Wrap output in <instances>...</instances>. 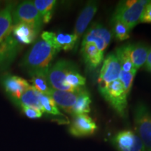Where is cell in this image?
Masks as SVG:
<instances>
[{
  "label": "cell",
  "mask_w": 151,
  "mask_h": 151,
  "mask_svg": "<svg viewBox=\"0 0 151 151\" xmlns=\"http://www.w3.org/2000/svg\"><path fill=\"white\" fill-rule=\"evenodd\" d=\"M58 52L41 38L25 54L20 66L29 75L39 72L48 73L50 63Z\"/></svg>",
  "instance_id": "1"
},
{
  "label": "cell",
  "mask_w": 151,
  "mask_h": 151,
  "mask_svg": "<svg viewBox=\"0 0 151 151\" xmlns=\"http://www.w3.org/2000/svg\"><path fill=\"white\" fill-rule=\"evenodd\" d=\"M149 1L148 0L120 1L113 13L112 22H122L131 31L139 23L144 7Z\"/></svg>",
  "instance_id": "2"
},
{
  "label": "cell",
  "mask_w": 151,
  "mask_h": 151,
  "mask_svg": "<svg viewBox=\"0 0 151 151\" xmlns=\"http://www.w3.org/2000/svg\"><path fill=\"white\" fill-rule=\"evenodd\" d=\"M99 90L119 116L122 118L126 117L128 95L122 83L119 80L115 81L106 86H99Z\"/></svg>",
  "instance_id": "3"
},
{
  "label": "cell",
  "mask_w": 151,
  "mask_h": 151,
  "mask_svg": "<svg viewBox=\"0 0 151 151\" xmlns=\"http://www.w3.org/2000/svg\"><path fill=\"white\" fill-rule=\"evenodd\" d=\"M136 133L146 151H151V111L146 104L138 103L134 112Z\"/></svg>",
  "instance_id": "4"
},
{
  "label": "cell",
  "mask_w": 151,
  "mask_h": 151,
  "mask_svg": "<svg viewBox=\"0 0 151 151\" xmlns=\"http://www.w3.org/2000/svg\"><path fill=\"white\" fill-rule=\"evenodd\" d=\"M75 65L70 61L65 60H60L55 65L50 66L48 73V78L51 88L62 91L78 92L81 90H76L68 86L66 82V77L71 68Z\"/></svg>",
  "instance_id": "5"
},
{
  "label": "cell",
  "mask_w": 151,
  "mask_h": 151,
  "mask_svg": "<svg viewBox=\"0 0 151 151\" xmlns=\"http://www.w3.org/2000/svg\"><path fill=\"white\" fill-rule=\"evenodd\" d=\"M12 18L14 25L25 23L41 30L43 24L42 17L32 1H24L18 4L13 11Z\"/></svg>",
  "instance_id": "6"
},
{
  "label": "cell",
  "mask_w": 151,
  "mask_h": 151,
  "mask_svg": "<svg viewBox=\"0 0 151 151\" xmlns=\"http://www.w3.org/2000/svg\"><path fill=\"white\" fill-rule=\"evenodd\" d=\"M112 34L101 24L95 23L91 26L83 38L82 45L93 43L101 52H104L111 41Z\"/></svg>",
  "instance_id": "7"
},
{
  "label": "cell",
  "mask_w": 151,
  "mask_h": 151,
  "mask_svg": "<svg viewBox=\"0 0 151 151\" xmlns=\"http://www.w3.org/2000/svg\"><path fill=\"white\" fill-rule=\"evenodd\" d=\"M113 143L119 151H146L139 136L131 130L118 132L113 137Z\"/></svg>",
  "instance_id": "8"
},
{
  "label": "cell",
  "mask_w": 151,
  "mask_h": 151,
  "mask_svg": "<svg viewBox=\"0 0 151 151\" xmlns=\"http://www.w3.org/2000/svg\"><path fill=\"white\" fill-rule=\"evenodd\" d=\"M121 71V66L116 54H109L104 60L102 67L100 71L99 86H106L118 80Z\"/></svg>",
  "instance_id": "9"
},
{
  "label": "cell",
  "mask_w": 151,
  "mask_h": 151,
  "mask_svg": "<svg viewBox=\"0 0 151 151\" xmlns=\"http://www.w3.org/2000/svg\"><path fill=\"white\" fill-rule=\"evenodd\" d=\"M20 48L21 44L15 39L12 32L0 43V71L4 70L10 66Z\"/></svg>",
  "instance_id": "10"
},
{
  "label": "cell",
  "mask_w": 151,
  "mask_h": 151,
  "mask_svg": "<svg viewBox=\"0 0 151 151\" xmlns=\"http://www.w3.org/2000/svg\"><path fill=\"white\" fill-rule=\"evenodd\" d=\"M97 129V124L91 117L88 114H78L73 116L69 132L73 137H85L93 134Z\"/></svg>",
  "instance_id": "11"
},
{
  "label": "cell",
  "mask_w": 151,
  "mask_h": 151,
  "mask_svg": "<svg viewBox=\"0 0 151 151\" xmlns=\"http://www.w3.org/2000/svg\"><path fill=\"white\" fill-rule=\"evenodd\" d=\"M41 38L58 52L61 50H70L76 48V40L73 35L43 32Z\"/></svg>",
  "instance_id": "12"
},
{
  "label": "cell",
  "mask_w": 151,
  "mask_h": 151,
  "mask_svg": "<svg viewBox=\"0 0 151 151\" xmlns=\"http://www.w3.org/2000/svg\"><path fill=\"white\" fill-rule=\"evenodd\" d=\"M98 10V2L97 1H89L86 6L84 7L82 11L81 12L76 22L74 31H73V36L76 40V48L78 46V43L81 37L89 25L92 18Z\"/></svg>",
  "instance_id": "13"
},
{
  "label": "cell",
  "mask_w": 151,
  "mask_h": 151,
  "mask_svg": "<svg viewBox=\"0 0 151 151\" xmlns=\"http://www.w3.org/2000/svg\"><path fill=\"white\" fill-rule=\"evenodd\" d=\"M1 82L6 92L10 96L14 102H16L30 86L25 79L14 75H5L1 78Z\"/></svg>",
  "instance_id": "14"
},
{
  "label": "cell",
  "mask_w": 151,
  "mask_h": 151,
  "mask_svg": "<svg viewBox=\"0 0 151 151\" xmlns=\"http://www.w3.org/2000/svg\"><path fill=\"white\" fill-rule=\"evenodd\" d=\"M85 90L78 92H68L51 88V90L48 92V95L50 96L54 100L57 106H60L66 112L70 113L71 115L73 107L74 106L78 96Z\"/></svg>",
  "instance_id": "15"
},
{
  "label": "cell",
  "mask_w": 151,
  "mask_h": 151,
  "mask_svg": "<svg viewBox=\"0 0 151 151\" xmlns=\"http://www.w3.org/2000/svg\"><path fill=\"white\" fill-rule=\"evenodd\" d=\"M124 46L129 59L137 70L145 65L151 47L143 43H129Z\"/></svg>",
  "instance_id": "16"
},
{
  "label": "cell",
  "mask_w": 151,
  "mask_h": 151,
  "mask_svg": "<svg viewBox=\"0 0 151 151\" xmlns=\"http://www.w3.org/2000/svg\"><path fill=\"white\" fill-rule=\"evenodd\" d=\"M81 52L85 63L90 70L97 68L104 60V52L100 51L93 43L82 45Z\"/></svg>",
  "instance_id": "17"
},
{
  "label": "cell",
  "mask_w": 151,
  "mask_h": 151,
  "mask_svg": "<svg viewBox=\"0 0 151 151\" xmlns=\"http://www.w3.org/2000/svg\"><path fill=\"white\" fill-rule=\"evenodd\" d=\"M40 30L25 23L14 24L12 28L13 35L20 44H30L37 39Z\"/></svg>",
  "instance_id": "18"
},
{
  "label": "cell",
  "mask_w": 151,
  "mask_h": 151,
  "mask_svg": "<svg viewBox=\"0 0 151 151\" xmlns=\"http://www.w3.org/2000/svg\"><path fill=\"white\" fill-rule=\"evenodd\" d=\"M14 4H9L0 10V43L3 41L12 31Z\"/></svg>",
  "instance_id": "19"
},
{
  "label": "cell",
  "mask_w": 151,
  "mask_h": 151,
  "mask_svg": "<svg viewBox=\"0 0 151 151\" xmlns=\"http://www.w3.org/2000/svg\"><path fill=\"white\" fill-rule=\"evenodd\" d=\"M39 94L40 92L35 89L32 86H30L15 103L20 107H33L39 109L43 112L39 99Z\"/></svg>",
  "instance_id": "20"
},
{
  "label": "cell",
  "mask_w": 151,
  "mask_h": 151,
  "mask_svg": "<svg viewBox=\"0 0 151 151\" xmlns=\"http://www.w3.org/2000/svg\"><path fill=\"white\" fill-rule=\"evenodd\" d=\"M33 3L42 17L43 23H48L51 20L57 1L55 0H35Z\"/></svg>",
  "instance_id": "21"
},
{
  "label": "cell",
  "mask_w": 151,
  "mask_h": 151,
  "mask_svg": "<svg viewBox=\"0 0 151 151\" xmlns=\"http://www.w3.org/2000/svg\"><path fill=\"white\" fill-rule=\"evenodd\" d=\"M90 94L86 90L81 92L76 100L74 106L73 107L71 116L78 114H87L90 111Z\"/></svg>",
  "instance_id": "22"
},
{
  "label": "cell",
  "mask_w": 151,
  "mask_h": 151,
  "mask_svg": "<svg viewBox=\"0 0 151 151\" xmlns=\"http://www.w3.org/2000/svg\"><path fill=\"white\" fill-rule=\"evenodd\" d=\"M48 73L39 72L29 75L33 84L32 86L39 92L45 94H48L51 90V87L50 86L48 78Z\"/></svg>",
  "instance_id": "23"
},
{
  "label": "cell",
  "mask_w": 151,
  "mask_h": 151,
  "mask_svg": "<svg viewBox=\"0 0 151 151\" xmlns=\"http://www.w3.org/2000/svg\"><path fill=\"white\" fill-rule=\"evenodd\" d=\"M66 82L68 86L76 90L85 89L86 83V79L83 76L79 73L76 66L71 68V69L67 73L66 77Z\"/></svg>",
  "instance_id": "24"
},
{
  "label": "cell",
  "mask_w": 151,
  "mask_h": 151,
  "mask_svg": "<svg viewBox=\"0 0 151 151\" xmlns=\"http://www.w3.org/2000/svg\"><path fill=\"white\" fill-rule=\"evenodd\" d=\"M116 55L118 58L122 71L125 72H132V71H137V69L133 65L131 60L129 59L127 51H126L124 46L119 47L116 50Z\"/></svg>",
  "instance_id": "25"
},
{
  "label": "cell",
  "mask_w": 151,
  "mask_h": 151,
  "mask_svg": "<svg viewBox=\"0 0 151 151\" xmlns=\"http://www.w3.org/2000/svg\"><path fill=\"white\" fill-rule=\"evenodd\" d=\"M39 99H40L43 112H46L53 116H62V113L59 111L54 100L48 94H42L40 92Z\"/></svg>",
  "instance_id": "26"
},
{
  "label": "cell",
  "mask_w": 151,
  "mask_h": 151,
  "mask_svg": "<svg viewBox=\"0 0 151 151\" xmlns=\"http://www.w3.org/2000/svg\"><path fill=\"white\" fill-rule=\"evenodd\" d=\"M113 22V32L114 37L119 41H124L129 38L130 30L125 24L116 21Z\"/></svg>",
  "instance_id": "27"
},
{
  "label": "cell",
  "mask_w": 151,
  "mask_h": 151,
  "mask_svg": "<svg viewBox=\"0 0 151 151\" xmlns=\"http://www.w3.org/2000/svg\"><path fill=\"white\" fill-rule=\"evenodd\" d=\"M137 71H132V72H125V71H121L119 76L118 80L123 85L126 93L128 95L132 89L133 81L134 78L136 73Z\"/></svg>",
  "instance_id": "28"
},
{
  "label": "cell",
  "mask_w": 151,
  "mask_h": 151,
  "mask_svg": "<svg viewBox=\"0 0 151 151\" xmlns=\"http://www.w3.org/2000/svg\"><path fill=\"white\" fill-rule=\"evenodd\" d=\"M21 109L24 113V115L30 119L40 118L43 116L42 111L38 109L27 106H22Z\"/></svg>",
  "instance_id": "29"
},
{
  "label": "cell",
  "mask_w": 151,
  "mask_h": 151,
  "mask_svg": "<svg viewBox=\"0 0 151 151\" xmlns=\"http://www.w3.org/2000/svg\"><path fill=\"white\" fill-rule=\"evenodd\" d=\"M139 22L151 23V1L144 7Z\"/></svg>",
  "instance_id": "30"
},
{
  "label": "cell",
  "mask_w": 151,
  "mask_h": 151,
  "mask_svg": "<svg viewBox=\"0 0 151 151\" xmlns=\"http://www.w3.org/2000/svg\"><path fill=\"white\" fill-rule=\"evenodd\" d=\"M145 67H146V69L149 71H151V48L150 50V52H149L148 58H147L146 62L145 64Z\"/></svg>",
  "instance_id": "31"
}]
</instances>
